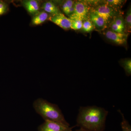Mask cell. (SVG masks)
Instances as JSON below:
<instances>
[{
	"instance_id": "7a4b0ae2",
	"label": "cell",
	"mask_w": 131,
	"mask_h": 131,
	"mask_svg": "<svg viewBox=\"0 0 131 131\" xmlns=\"http://www.w3.org/2000/svg\"><path fill=\"white\" fill-rule=\"evenodd\" d=\"M33 107L35 112L42 117L45 121L59 122L70 125L56 104L50 103L43 98H39L34 102Z\"/></svg>"
},
{
	"instance_id": "ac0fdd59",
	"label": "cell",
	"mask_w": 131,
	"mask_h": 131,
	"mask_svg": "<svg viewBox=\"0 0 131 131\" xmlns=\"http://www.w3.org/2000/svg\"><path fill=\"white\" fill-rule=\"evenodd\" d=\"M75 1L72 0H67L61 3V9L64 13H65L67 10L70 9L74 6V4Z\"/></svg>"
},
{
	"instance_id": "7c38bea8",
	"label": "cell",
	"mask_w": 131,
	"mask_h": 131,
	"mask_svg": "<svg viewBox=\"0 0 131 131\" xmlns=\"http://www.w3.org/2000/svg\"><path fill=\"white\" fill-rule=\"evenodd\" d=\"M126 1L124 0H105L101 1L103 4L107 5L110 7L115 9H120L124 4L126 2Z\"/></svg>"
},
{
	"instance_id": "9c48e42d",
	"label": "cell",
	"mask_w": 131,
	"mask_h": 131,
	"mask_svg": "<svg viewBox=\"0 0 131 131\" xmlns=\"http://www.w3.org/2000/svg\"><path fill=\"white\" fill-rule=\"evenodd\" d=\"M22 4L27 11L33 16L39 12L40 4L37 1L26 0L22 1Z\"/></svg>"
},
{
	"instance_id": "ba28073f",
	"label": "cell",
	"mask_w": 131,
	"mask_h": 131,
	"mask_svg": "<svg viewBox=\"0 0 131 131\" xmlns=\"http://www.w3.org/2000/svg\"><path fill=\"white\" fill-rule=\"evenodd\" d=\"M88 19L92 22L95 30L102 31L108 28L107 24L104 19L92 12H90Z\"/></svg>"
},
{
	"instance_id": "3957f363",
	"label": "cell",
	"mask_w": 131,
	"mask_h": 131,
	"mask_svg": "<svg viewBox=\"0 0 131 131\" xmlns=\"http://www.w3.org/2000/svg\"><path fill=\"white\" fill-rule=\"evenodd\" d=\"M90 12L100 16L105 20L109 26L117 16L123 14L120 9H115L103 4L100 1V4L91 8Z\"/></svg>"
},
{
	"instance_id": "6da1fadb",
	"label": "cell",
	"mask_w": 131,
	"mask_h": 131,
	"mask_svg": "<svg viewBox=\"0 0 131 131\" xmlns=\"http://www.w3.org/2000/svg\"><path fill=\"white\" fill-rule=\"evenodd\" d=\"M108 112L96 106L81 107L77 119L78 126L90 131H103Z\"/></svg>"
},
{
	"instance_id": "8992f818",
	"label": "cell",
	"mask_w": 131,
	"mask_h": 131,
	"mask_svg": "<svg viewBox=\"0 0 131 131\" xmlns=\"http://www.w3.org/2000/svg\"><path fill=\"white\" fill-rule=\"evenodd\" d=\"M72 131V128L70 127V125L48 121H45L38 128V131Z\"/></svg>"
},
{
	"instance_id": "2e32d148",
	"label": "cell",
	"mask_w": 131,
	"mask_h": 131,
	"mask_svg": "<svg viewBox=\"0 0 131 131\" xmlns=\"http://www.w3.org/2000/svg\"><path fill=\"white\" fill-rule=\"evenodd\" d=\"M118 111L122 116V121L121 125L122 131H131V125L125 118L124 114L122 113L121 110H118Z\"/></svg>"
},
{
	"instance_id": "8fae6325",
	"label": "cell",
	"mask_w": 131,
	"mask_h": 131,
	"mask_svg": "<svg viewBox=\"0 0 131 131\" xmlns=\"http://www.w3.org/2000/svg\"><path fill=\"white\" fill-rule=\"evenodd\" d=\"M49 18V14L44 11L39 12L33 17L31 20L32 25L34 26L39 25L44 23Z\"/></svg>"
},
{
	"instance_id": "30bf717a",
	"label": "cell",
	"mask_w": 131,
	"mask_h": 131,
	"mask_svg": "<svg viewBox=\"0 0 131 131\" xmlns=\"http://www.w3.org/2000/svg\"><path fill=\"white\" fill-rule=\"evenodd\" d=\"M41 8L43 11L51 14V15H56L61 13L57 5L51 1H48L44 3Z\"/></svg>"
},
{
	"instance_id": "d6986e66",
	"label": "cell",
	"mask_w": 131,
	"mask_h": 131,
	"mask_svg": "<svg viewBox=\"0 0 131 131\" xmlns=\"http://www.w3.org/2000/svg\"><path fill=\"white\" fill-rule=\"evenodd\" d=\"M71 29L75 30H81L82 26L83 21L80 20H71Z\"/></svg>"
},
{
	"instance_id": "277c9868",
	"label": "cell",
	"mask_w": 131,
	"mask_h": 131,
	"mask_svg": "<svg viewBox=\"0 0 131 131\" xmlns=\"http://www.w3.org/2000/svg\"><path fill=\"white\" fill-rule=\"evenodd\" d=\"M74 11L69 17L70 20H80L83 21L88 18L91 7L86 1H75Z\"/></svg>"
},
{
	"instance_id": "52a82bcc",
	"label": "cell",
	"mask_w": 131,
	"mask_h": 131,
	"mask_svg": "<svg viewBox=\"0 0 131 131\" xmlns=\"http://www.w3.org/2000/svg\"><path fill=\"white\" fill-rule=\"evenodd\" d=\"M49 19L50 21L63 30H67L71 29V20L62 13L56 15H51Z\"/></svg>"
},
{
	"instance_id": "44dd1931",
	"label": "cell",
	"mask_w": 131,
	"mask_h": 131,
	"mask_svg": "<svg viewBox=\"0 0 131 131\" xmlns=\"http://www.w3.org/2000/svg\"><path fill=\"white\" fill-rule=\"evenodd\" d=\"M108 27L110 28V30L113 31L115 32L122 33H125L119 27H118L116 24H115L114 21H113L110 24Z\"/></svg>"
},
{
	"instance_id": "4fadbf2b",
	"label": "cell",
	"mask_w": 131,
	"mask_h": 131,
	"mask_svg": "<svg viewBox=\"0 0 131 131\" xmlns=\"http://www.w3.org/2000/svg\"><path fill=\"white\" fill-rule=\"evenodd\" d=\"M125 25V32L129 34L131 30V8L129 7L127 9L124 19Z\"/></svg>"
},
{
	"instance_id": "7402d4cb",
	"label": "cell",
	"mask_w": 131,
	"mask_h": 131,
	"mask_svg": "<svg viewBox=\"0 0 131 131\" xmlns=\"http://www.w3.org/2000/svg\"><path fill=\"white\" fill-rule=\"evenodd\" d=\"M74 131H90L88 130H86V129H82V128H80V129H78V130H76Z\"/></svg>"
},
{
	"instance_id": "e0dca14e",
	"label": "cell",
	"mask_w": 131,
	"mask_h": 131,
	"mask_svg": "<svg viewBox=\"0 0 131 131\" xmlns=\"http://www.w3.org/2000/svg\"><path fill=\"white\" fill-rule=\"evenodd\" d=\"M115 24H116L118 27H119L123 31L125 32V25L124 22V19L123 18L122 15H118L117 16L114 20Z\"/></svg>"
},
{
	"instance_id": "5bb4252c",
	"label": "cell",
	"mask_w": 131,
	"mask_h": 131,
	"mask_svg": "<svg viewBox=\"0 0 131 131\" xmlns=\"http://www.w3.org/2000/svg\"><path fill=\"white\" fill-rule=\"evenodd\" d=\"M121 65L124 68L126 74L127 76L131 75V59H126L122 60L120 62Z\"/></svg>"
},
{
	"instance_id": "ffe728a7",
	"label": "cell",
	"mask_w": 131,
	"mask_h": 131,
	"mask_svg": "<svg viewBox=\"0 0 131 131\" xmlns=\"http://www.w3.org/2000/svg\"><path fill=\"white\" fill-rule=\"evenodd\" d=\"M8 10V6L5 2L0 1V16L5 14Z\"/></svg>"
},
{
	"instance_id": "5b68a950",
	"label": "cell",
	"mask_w": 131,
	"mask_h": 131,
	"mask_svg": "<svg viewBox=\"0 0 131 131\" xmlns=\"http://www.w3.org/2000/svg\"><path fill=\"white\" fill-rule=\"evenodd\" d=\"M104 31L103 35L108 40L118 45H126L129 34L115 32L110 30Z\"/></svg>"
},
{
	"instance_id": "9a60e30c",
	"label": "cell",
	"mask_w": 131,
	"mask_h": 131,
	"mask_svg": "<svg viewBox=\"0 0 131 131\" xmlns=\"http://www.w3.org/2000/svg\"><path fill=\"white\" fill-rule=\"evenodd\" d=\"M81 30L83 32L90 33L94 30V27L91 21L88 18L83 21Z\"/></svg>"
}]
</instances>
